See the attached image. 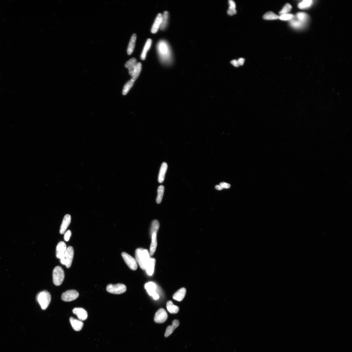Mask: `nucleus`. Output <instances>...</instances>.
<instances>
[{"mask_svg":"<svg viewBox=\"0 0 352 352\" xmlns=\"http://www.w3.org/2000/svg\"><path fill=\"white\" fill-rule=\"evenodd\" d=\"M151 296L152 297L153 299L155 300H157L159 298V296L158 295V293L156 292H155V293H154Z\"/></svg>","mask_w":352,"mask_h":352,"instance_id":"obj_40","label":"nucleus"},{"mask_svg":"<svg viewBox=\"0 0 352 352\" xmlns=\"http://www.w3.org/2000/svg\"><path fill=\"white\" fill-rule=\"evenodd\" d=\"M238 64L239 66H242L244 64L245 59L243 58H240L237 60Z\"/></svg>","mask_w":352,"mask_h":352,"instance_id":"obj_41","label":"nucleus"},{"mask_svg":"<svg viewBox=\"0 0 352 352\" xmlns=\"http://www.w3.org/2000/svg\"><path fill=\"white\" fill-rule=\"evenodd\" d=\"M229 8L236 9V3L233 1H232V0H230V1H229Z\"/></svg>","mask_w":352,"mask_h":352,"instance_id":"obj_38","label":"nucleus"},{"mask_svg":"<svg viewBox=\"0 0 352 352\" xmlns=\"http://www.w3.org/2000/svg\"><path fill=\"white\" fill-rule=\"evenodd\" d=\"M156 260L155 258H150L146 267V270L147 274L152 276L154 272Z\"/></svg>","mask_w":352,"mask_h":352,"instance_id":"obj_16","label":"nucleus"},{"mask_svg":"<svg viewBox=\"0 0 352 352\" xmlns=\"http://www.w3.org/2000/svg\"><path fill=\"white\" fill-rule=\"evenodd\" d=\"M279 16L272 11H269L266 13L263 16V18L265 20H275L279 19Z\"/></svg>","mask_w":352,"mask_h":352,"instance_id":"obj_29","label":"nucleus"},{"mask_svg":"<svg viewBox=\"0 0 352 352\" xmlns=\"http://www.w3.org/2000/svg\"><path fill=\"white\" fill-rule=\"evenodd\" d=\"M122 256L125 263L128 265V267L132 270H136L138 267V265L135 259L131 256L125 252H123L121 253Z\"/></svg>","mask_w":352,"mask_h":352,"instance_id":"obj_7","label":"nucleus"},{"mask_svg":"<svg viewBox=\"0 0 352 352\" xmlns=\"http://www.w3.org/2000/svg\"><path fill=\"white\" fill-rule=\"evenodd\" d=\"M72 233L70 230H68L66 231L64 234V240L66 241H68L69 239L70 238L71 236Z\"/></svg>","mask_w":352,"mask_h":352,"instance_id":"obj_36","label":"nucleus"},{"mask_svg":"<svg viewBox=\"0 0 352 352\" xmlns=\"http://www.w3.org/2000/svg\"><path fill=\"white\" fill-rule=\"evenodd\" d=\"M292 9V6L289 3H287L283 8L282 10L279 12V14L281 15L284 14H288L291 11Z\"/></svg>","mask_w":352,"mask_h":352,"instance_id":"obj_34","label":"nucleus"},{"mask_svg":"<svg viewBox=\"0 0 352 352\" xmlns=\"http://www.w3.org/2000/svg\"><path fill=\"white\" fill-rule=\"evenodd\" d=\"M294 17V16L293 14H288L280 15L279 19L282 20L288 21L291 20Z\"/></svg>","mask_w":352,"mask_h":352,"instance_id":"obj_35","label":"nucleus"},{"mask_svg":"<svg viewBox=\"0 0 352 352\" xmlns=\"http://www.w3.org/2000/svg\"><path fill=\"white\" fill-rule=\"evenodd\" d=\"M215 187V189L218 190H221L224 189L221 186L218 185H216Z\"/></svg>","mask_w":352,"mask_h":352,"instance_id":"obj_43","label":"nucleus"},{"mask_svg":"<svg viewBox=\"0 0 352 352\" xmlns=\"http://www.w3.org/2000/svg\"><path fill=\"white\" fill-rule=\"evenodd\" d=\"M136 40V35L135 34H133L131 36L130 42L128 46L127 53L128 55H131L134 51Z\"/></svg>","mask_w":352,"mask_h":352,"instance_id":"obj_22","label":"nucleus"},{"mask_svg":"<svg viewBox=\"0 0 352 352\" xmlns=\"http://www.w3.org/2000/svg\"><path fill=\"white\" fill-rule=\"evenodd\" d=\"M164 191V187L163 185H160L159 187L158 190V195L156 198V202L158 204L161 202L163 197Z\"/></svg>","mask_w":352,"mask_h":352,"instance_id":"obj_28","label":"nucleus"},{"mask_svg":"<svg viewBox=\"0 0 352 352\" xmlns=\"http://www.w3.org/2000/svg\"><path fill=\"white\" fill-rule=\"evenodd\" d=\"M53 278L54 284L57 286L60 285L64 279L65 273L63 269L60 266H57L53 270Z\"/></svg>","mask_w":352,"mask_h":352,"instance_id":"obj_4","label":"nucleus"},{"mask_svg":"<svg viewBox=\"0 0 352 352\" xmlns=\"http://www.w3.org/2000/svg\"><path fill=\"white\" fill-rule=\"evenodd\" d=\"M66 249V246L64 242L61 241L59 242L56 248L57 257L60 259L64 255Z\"/></svg>","mask_w":352,"mask_h":352,"instance_id":"obj_11","label":"nucleus"},{"mask_svg":"<svg viewBox=\"0 0 352 352\" xmlns=\"http://www.w3.org/2000/svg\"><path fill=\"white\" fill-rule=\"evenodd\" d=\"M79 296V293L77 291L72 289L63 293L61 299L65 302H70L76 299Z\"/></svg>","mask_w":352,"mask_h":352,"instance_id":"obj_8","label":"nucleus"},{"mask_svg":"<svg viewBox=\"0 0 352 352\" xmlns=\"http://www.w3.org/2000/svg\"><path fill=\"white\" fill-rule=\"evenodd\" d=\"M159 224L158 221L155 220L153 221L150 230V235L151 236L154 233L157 234L159 228Z\"/></svg>","mask_w":352,"mask_h":352,"instance_id":"obj_31","label":"nucleus"},{"mask_svg":"<svg viewBox=\"0 0 352 352\" xmlns=\"http://www.w3.org/2000/svg\"><path fill=\"white\" fill-rule=\"evenodd\" d=\"M144 289L147 291L148 294L150 296L155 293L156 289V285L154 283L150 282L147 283L144 285Z\"/></svg>","mask_w":352,"mask_h":352,"instance_id":"obj_20","label":"nucleus"},{"mask_svg":"<svg viewBox=\"0 0 352 352\" xmlns=\"http://www.w3.org/2000/svg\"><path fill=\"white\" fill-rule=\"evenodd\" d=\"M142 68V65L140 62L137 63L134 71L131 76V79L135 81L139 77Z\"/></svg>","mask_w":352,"mask_h":352,"instance_id":"obj_27","label":"nucleus"},{"mask_svg":"<svg viewBox=\"0 0 352 352\" xmlns=\"http://www.w3.org/2000/svg\"><path fill=\"white\" fill-rule=\"evenodd\" d=\"M162 16L161 14H159L156 18L151 29V31L152 33L155 34L157 32L160 28L162 23Z\"/></svg>","mask_w":352,"mask_h":352,"instance_id":"obj_15","label":"nucleus"},{"mask_svg":"<svg viewBox=\"0 0 352 352\" xmlns=\"http://www.w3.org/2000/svg\"><path fill=\"white\" fill-rule=\"evenodd\" d=\"M51 298V297L50 293L46 290L39 292L36 297L37 300L43 310H46L48 307Z\"/></svg>","mask_w":352,"mask_h":352,"instance_id":"obj_3","label":"nucleus"},{"mask_svg":"<svg viewBox=\"0 0 352 352\" xmlns=\"http://www.w3.org/2000/svg\"><path fill=\"white\" fill-rule=\"evenodd\" d=\"M152 43V41L151 39H147L146 44L144 45L142 53L141 54L140 58L142 60H145L147 53L151 48Z\"/></svg>","mask_w":352,"mask_h":352,"instance_id":"obj_23","label":"nucleus"},{"mask_svg":"<svg viewBox=\"0 0 352 352\" xmlns=\"http://www.w3.org/2000/svg\"><path fill=\"white\" fill-rule=\"evenodd\" d=\"M157 48L160 61L166 65H170L173 62V55L169 44L162 40L158 43Z\"/></svg>","mask_w":352,"mask_h":352,"instance_id":"obj_1","label":"nucleus"},{"mask_svg":"<svg viewBox=\"0 0 352 352\" xmlns=\"http://www.w3.org/2000/svg\"><path fill=\"white\" fill-rule=\"evenodd\" d=\"M168 19H169V13L168 11H165L164 12L162 16L161 24L160 27V29L163 30L166 29L168 24Z\"/></svg>","mask_w":352,"mask_h":352,"instance_id":"obj_26","label":"nucleus"},{"mask_svg":"<svg viewBox=\"0 0 352 352\" xmlns=\"http://www.w3.org/2000/svg\"><path fill=\"white\" fill-rule=\"evenodd\" d=\"M126 290V286L123 284H109L107 287V290L108 292L116 295L122 294Z\"/></svg>","mask_w":352,"mask_h":352,"instance_id":"obj_6","label":"nucleus"},{"mask_svg":"<svg viewBox=\"0 0 352 352\" xmlns=\"http://www.w3.org/2000/svg\"><path fill=\"white\" fill-rule=\"evenodd\" d=\"M167 318L168 314L166 310L163 308H160L156 313L154 321L156 323H163L166 321Z\"/></svg>","mask_w":352,"mask_h":352,"instance_id":"obj_9","label":"nucleus"},{"mask_svg":"<svg viewBox=\"0 0 352 352\" xmlns=\"http://www.w3.org/2000/svg\"><path fill=\"white\" fill-rule=\"evenodd\" d=\"M221 186L223 189H228L230 187V185L229 184L225 182H222L220 184Z\"/></svg>","mask_w":352,"mask_h":352,"instance_id":"obj_39","label":"nucleus"},{"mask_svg":"<svg viewBox=\"0 0 352 352\" xmlns=\"http://www.w3.org/2000/svg\"><path fill=\"white\" fill-rule=\"evenodd\" d=\"M74 256V249L71 246L66 249L63 256L61 258V264L65 265L66 268H69L72 265Z\"/></svg>","mask_w":352,"mask_h":352,"instance_id":"obj_5","label":"nucleus"},{"mask_svg":"<svg viewBox=\"0 0 352 352\" xmlns=\"http://www.w3.org/2000/svg\"><path fill=\"white\" fill-rule=\"evenodd\" d=\"M152 242L150 248V256H153L154 254L157 245V238H156V234L154 233L151 236Z\"/></svg>","mask_w":352,"mask_h":352,"instance_id":"obj_21","label":"nucleus"},{"mask_svg":"<svg viewBox=\"0 0 352 352\" xmlns=\"http://www.w3.org/2000/svg\"><path fill=\"white\" fill-rule=\"evenodd\" d=\"M186 293V289L184 288H181L174 293L173 296V298L175 300L180 302L184 298Z\"/></svg>","mask_w":352,"mask_h":352,"instance_id":"obj_19","label":"nucleus"},{"mask_svg":"<svg viewBox=\"0 0 352 352\" xmlns=\"http://www.w3.org/2000/svg\"><path fill=\"white\" fill-rule=\"evenodd\" d=\"M135 257L140 268L146 270L147 265L150 258L148 250L142 248L137 249L135 251Z\"/></svg>","mask_w":352,"mask_h":352,"instance_id":"obj_2","label":"nucleus"},{"mask_svg":"<svg viewBox=\"0 0 352 352\" xmlns=\"http://www.w3.org/2000/svg\"><path fill=\"white\" fill-rule=\"evenodd\" d=\"M70 322L73 329L76 331H80L84 326V323L81 320L70 317Z\"/></svg>","mask_w":352,"mask_h":352,"instance_id":"obj_14","label":"nucleus"},{"mask_svg":"<svg viewBox=\"0 0 352 352\" xmlns=\"http://www.w3.org/2000/svg\"><path fill=\"white\" fill-rule=\"evenodd\" d=\"M313 4V1L311 0H304L300 2L298 5V7L299 9H304L310 7Z\"/></svg>","mask_w":352,"mask_h":352,"instance_id":"obj_32","label":"nucleus"},{"mask_svg":"<svg viewBox=\"0 0 352 352\" xmlns=\"http://www.w3.org/2000/svg\"><path fill=\"white\" fill-rule=\"evenodd\" d=\"M296 18L298 19V20L306 23L307 21L308 17V15L306 14L300 12L296 14Z\"/></svg>","mask_w":352,"mask_h":352,"instance_id":"obj_33","label":"nucleus"},{"mask_svg":"<svg viewBox=\"0 0 352 352\" xmlns=\"http://www.w3.org/2000/svg\"><path fill=\"white\" fill-rule=\"evenodd\" d=\"M137 64V60L134 57H133L128 61L125 65V66L128 69L129 74L131 76L134 73L136 68Z\"/></svg>","mask_w":352,"mask_h":352,"instance_id":"obj_13","label":"nucleus"},{"mask_svg":"<svg viewBox=\"0 0 352 352\" xmlns=\"http://www.w3.org/2000/svg\"><path fill=\"white\" fill-rule=\"evenodd\" d=\"M73 312L77 315V317L81 321H84L87 319L88 314L87 311L82 308H75L73 309Z\"/></svg>","mask_w":352,"mask_h":352,"instance_id":"obj_10","label":"nucleus"},{"mask_svg":"<svg viewBox=\"0 0 352 352\" xmlns=\"http://www.w3.org/2000/svg\"><path fill=\"white\" fill-rule=\"evenodd\" d=\"M236 13L237 11L236 9L230 8H229L227 11L228 14L231 16L236 14Z\"/></svg>","mask_w":352,"mask_h":352,"instance_id":"obj_37","label":"nucleus"},{"mask_svg":"<svg viewBox=\"0 0 352 352\" xmlns=\"http://www.w3.org/2000/svg\"><path fill=\"white\" fill-rule=\"evenodd\" d=\"M166 307L168 311L171 314H177L179 311V307L174 305L171 301L167 302Z\"/></svg>","mask_w":352,"mask_h":352,"instance_id":"obj_24","label":"nucleus"},{"mask_svg":"<svg viewBox=\"0 0 352 352\" xmlns=\"http://www.w3.org/2000/svg\"><path fill=\"white\" fill-rule=\"evenodd\" d=\"M179 322L177 320H175L173 321L171 326H168L166 329L165 332V336L166 338L168 337L173 333L174 331L179 326Z\"/></svg>","mask_w":352,"mask_h":352,"instance_id":"obj_18","label":"nucleus"},{"mask_svg":"<svg viewBox=\"0 0 352 352\" xmlns=\"http://www.w3.org/2000/svg\"><path fill=\"white\" fill-rule=\"evenodd\" d=\"M71 220V216L69 215L66 214L65 215L60 227V233L61 234H62L65 233L70 224Z\"/></svg>","mask_w":352,"mask_h":352,"instance_id":"obj_12","label":"nucleus"},{"mask_svg":"<svg viewBox=\"0 0 352 352\" xmlns=\"http://www.w3.org/2000/svg\"><path fill=\"white\" fill-rule=\"evenodd\" d=\"M167 168V163L163 162L160 167L158 177V181L160 183H162L164 181Z\"/></svg>","mask_w":352,"mask_h":352,"instance_id":"obj_17","label":"nucleus"},{"mask_svg":"<svg viewBox=\"0 0 352 352\" xmlns=\"http://www.w3.org/2000/svg\"><path fill=\"white\" fill-rule=\"evenodd\" d=\"M135 81V80L131 79L125 85L123 91V95H125L127 94L134 85Z\"/></svg>","mask_w":352,"mask_h":352,"instance_id":"obj_30","label":"nucleus"},{"mask_svg":"<svg viewBox=\"0 0 352 352\" xmlns=\"http://www.w3.org/2000/svg\"><path fill=\"white\" fill-rule=\"evenodd\" d=\"M230 63H231L234 66H236V67H238L239 66L238 64L237 61L236 60H232L230 62Z\"/></svg>","mask_w":352,"mask_h":352,"instance_id":"obj_42","label":"nucleus"},{"mask_svg":"<svg viewBox=\"0 0 352 352\" xmlns=\"http://www.w3.org/2000/svg\"><path fill=\"white\" fill-rule=\"evenodd\" d=\"M305 23L301 21L297 18H294L290 20V25L295 29H300L303 28L304 26Z\"/></svg>","mask_w":352,"mask_h":352,"instance_id":"obj_25","label":"nucleus"}]
</instances>
